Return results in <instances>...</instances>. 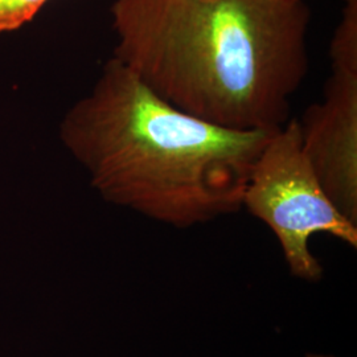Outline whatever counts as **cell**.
I'll return each mask as SVG.
<instances>
[{
	"mask_svg": "<svg viewBox=\"0 0 357 357\" xmlns=\"http://www.w3.org/2000/svg\"><path fill=\"white\" fill-rule=\"evenodd\" d=\"M114 57L220 128L275 131L308 72L310 11L286 0H115Z\"/></svg>",
	"mask_w": 357,
	"mask_h": 357,
	"instance_id": "6da1fadb",
	"label": "cell"
},
{
	"mask_svg": "<svg viewBox=\"0 0 357 357\" xmlns=\"http://www.w3.org/2000/svg\"><path fill=\"white\" fill-rule=\"evenodd\" d=\"M275 131L220 128L183 113L113 57L65 114L60 137L105 200L184 229L243 208L252 168Z\"/></svg>",
	"mask_w": 357,
	"mask_h": 357,
	"instance_id": "7a4b0ae2",
	"label": "cell"
},
{
	"mask_svg": "<svg viewBox=\"0 0 357 357\" xmlns=\"http://www.w3.org/2000/svg\"><path fill=\"white\" fill-rule=\"evenodd\" d=\"M243 206L273 230L290 273L301 280L323 277L308 246L314 234L357 246V225L332 204L307 160L299 121H287L270 137L248 178Z\"/></svg>",
	"mask_w": 357,
	"mask_h": 357,
	"instance_id": "3957f363",
	"label": "cell"
},
{
	"mask_svg": "<svg viewBox=\"0 0 357 357\" xmlns=\"http://www.w3.org/2000/svg\"><path fill=\"white\" fill-rule=\"evenodd\" d=\"M302 149L321 188L357 225V75L332 72L324 100L307 109Z\"/></svg>",
	"mask_w": 357,
	"mask_h": 357,
	"instance_id": "277c9868",
	"label": "cell"
},
{
	"mask_svg": "<svg viewBox=\"0 0 357 357\" xmlns=\"http://www.w3.org/2000/svg\"><path fill=\"white\" fill-rule=\"evenodd\" d=\"M332 72L357 75V0H345L342 22L330 45Z\"/></svg>",
	"mask_w": 357,
	"mask_h": 357,
	"instance_id": "5b68a950",
	"label": "cell"
},
{
	"mask_svg": "<svg viewBox=\"0 0 357 357\" xmlns=\"http://www.w3.org/2000/svg\"><path fill=\"white\" fill-rule=\"evenodd\" d=\"M47 0H0V32L19 29L31 22Z\"/></svg>",
	"mask_w": 357,
	"mask_h": 357,
	"instance_id": "8992f818",
	"label": "cell"
},
{
	"mask_svg": "<svg viewBox=\"0 0 357 357\" xmlns=\"http://www.w3.org/2000/svg\"><path fill=\"white\" fill-rule=\"evenodd\" d=\"M306 357H335V356H327V355H317V354H310Z\"/></svg>",
	"mask_w": 357,
	"mask_h": 357,
	"instance_id": "52a82bcc",
	"label": "cell"
},
{
	"mask_svg": "<svg viewBox=\"0 0 357 357\" xmlns=\"http://www.w3.org/2000/svg\"><path fill=\"white\" fill-rule=\"evenodd\" d=\"M286 1H303V0H286Z\"/></svg>",
	"mask_w": 357,
	"mask_h": 357,
	"instance_id": "ba28073f",
	"label": "cell"
}]
</instances>
